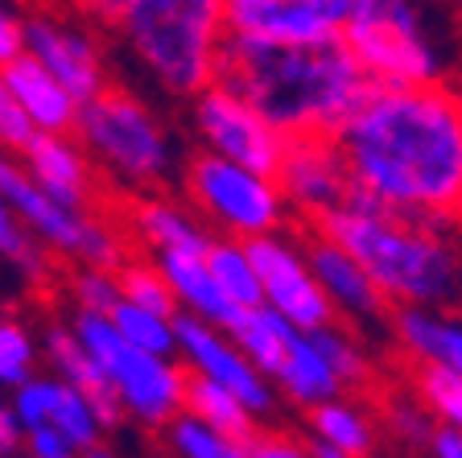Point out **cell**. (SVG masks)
I'll list each match as a JSON object with an SVG mask.
<instances>
[{
    "instance_id": "c3c4849f",
    "label": "cell",
    "mask_w": 462,
    "mask_h": 458,
    "mask_svg": "<svg viewBox=\"0 0 462 458\" xmlns=\"http://www.w3.org/2000/svg\"><path fill=\"white\" fill-rule=\"evenodd\" d=\"M454 5H458V17H462V0H454Z\"/></svg>"
},
{
    "instance_id": "5b68a950",
    "label": "cell",
    "mask_w": 462,
    "mask_h": 458,
    "mask_svg": "<svg viewBox=\"0 0 462 458\" xmlns=\"http://www.w3.org/2000/svg\"><path fill=\"white\" fill-rule=\"evenodd\" d=\"M338 42L372 87H417L446 79V54L425 21L421 0H351Z\"/></svg>"
},
{
    "instance_id": "3957f363",
    "label": "cell",
    "mask_w": 462,
    "mask_h": 458,
    "mask_svg": "<svg viewBox=\"0 0 462 458\" xmlns=\"http://www.w3.org/2000/svg\"><path fill=\"white\" fill-rule=\"evenodd\" d=\"M318 231L364 265L388 305H446L462 294V257L442 223L413 220L351 191Z\"/></svg>"
},
{
    "instance_id": "f35d334b",
    "label": "cell",
    "mask_w": 462,
    "mask_h": 458,
    "mask_svg": "<svg viewBox=\"0 0 462 458\" xmlns=\"http://www.w3.org/2000/svg\"><path fill=\"white\" fill-rule=\"evenodd\" d=\"M244 458H310L306 442L281 438V434H252L248 446H244Z\"/></svg>"
},
{
    "instance_id": "d6986e66",
    "label": "cell",
    "mask_w": 462,
    "mask_h": 458,
    "mask_svg": "<svg viewBox=\"0 0 462 458\" xmlns=\"http://www.w3.org/2000/svg\"><path fill=\"white\" fill-rule=\"evenodd\" d=\"M153 260L162 268L165 285H170L178 314L202 318V322L223 326V331L240 318V305L223 294L211 265H207V248L202 252H157Z\"/></svg>"
},
{
    "instance_id": "74e56055",
    "label": "cell",
    "mask_w": 462,
    "mask_h": 458,
    "mask_svg": "<svg viewBox=\"0 0 462 458\" xmlns=\"http://www.w3.org/2000/svg\"><path fill=\"white\" fill-rule=\"evenodd\" d=\"M29 136H33V125L25 120L21 104L13 99L9 83H5V75H0V149L21 153L29 145Z\"/></svg>"
},
{
    "instance_id": "681fc988",
    "label": "cell",
    "mask_w": 462,
    "mask_h": 458,
    "mask_svg": "<svg viewBox=\"0 0 462 458\" xmlns=\"http://www.w3.org/2000/svg\"><path fill=\"white\" fill-rule=\"evenodd\" d=\"M454 220H458V223H462V207H458V215H454Z\"/></svg>"
},
{
    "instance_id": "e0dca14e",
    "label": "cell",
    "mask_w": 462,
    "mask_h": 458,
    "mask_svg": "<svg viewBox=\"0 0 462 458\" xmlns=\"http://www.w3.org/2000/svg\"><path fill=\"white\" fill-rule=\"evenodd\" d=\"M306 265L310 273H314V281L322 285V294H327L330 310H335V318H356V322H380L388 310L384 294L375 289V281L364 273V265H359L351 252L343 248V244H335V239L327 236V231H318L306 239Z\"/></svg>"
},
{
    "instance_id": "4fadbf2b",
    "label": "cell",
    "mask_w": 462,
    "mask_h": 458,
    "mask_svg": "<svg viewBox=\"0 0 462 458\" xmlns=\"http://www.w3.org/2000/svg\"><path fill=\"white\" fill-rule=\"evenodd\" d=\"M277 191L285 199V207H293L298 215H306L310 223H322L330 210H338L351 194V173L343 165L335 136H285L281 162L273 170Z\"/></svg>"
},
{
    "instance_id": "d4e9b609",
    "label": "cell",
    "mask_w": 462,
    "mask_h": 458,
    "mask_svg": "<svg viewBox=\"0 0 462 458\" xmlns=\"http://www.w3.org/2000/svg\"><path fill=\"white\" fill-rule=\"evenodd\" d=\"M293 331H298V326H289L281 314H273L269 305H248V310H240V318L227 326L236 347H240L252 360V368H256L260 376H269V380L277 376L281 360H285V347H289V339H293Z\"/></svg>"
},
{
    "instance_id": "ee69618b",
    "label": "cell",
    "mask_w": 462,
    "mask_h": 458,
    "mask_svg": "<svg viewBox=\"0 0 462 458\" xmlns=\"http://www.w3.org/2000/svg\"><path fill=\"white\" fill-rule=\"evenodd\" d=\"M75 5H79V9H83L91 21H107V25H116L120 9H125V0H75Z\"/></svg>"
},
{
    "instance_id": "ffe728a7",
    "label": "cell",
    "mask_w": 462,
    "mask_h": 458,
    "mask_svg": "<svg viewBox=\"0 0 462 458\" xmlns=\"http://www.w3.org/2000/svg\"><path fill=\"white\" fill-rule=\"evenodd\" d=\"M396 343L409 351L417 368L462 376V318L442 305H401L393 318Z\"/></svg>"
},
{
    "instance_id": "f1b7e54d",
    "label": "cell",
    "mask_w": 462,
    "mask_h": 458,
    "mask_svg": "<svg viewBox=\"0 0 462 458\" xmlns=\"http://www.w3.org/2000/svg\"><path fill=\"white\" fill-rule=\"evenodd\" d=\"M162 430H165V442H170V450L178 458H244V446H248V442L231 438V434H219L215 425L199 421L186 409L178 413V417L165 421Z\"/></svg>"
},
{
    "instance_id": "603a6c76",
    "label": "cell",
    "mask_w": 462,
    "mask_h": 458,
    "mask_svg": "<svg viewBox=\"0 0 462 458\" xmlns=\"http://www.w3.org/2000/svg\"><path fill=\"white\" fill-rule=\"evenodd\" d=\"M273 384H277L293 405H301V409H314V405H322V401L343 397V380L335 376L330 360L322 355V347L314 343L310 331H293Z\"/></svg>"
},
{
    "instance_id": "7bdbcfd3",
    "label": "cell",
    "mask_w": 462,
    "mask_h": 458,
    "mask_svg": "<svg viewBox=\"0 0 462 458\" xmlns=\"http://www.w3.org/2000/svg\"><path fill=\"white\" fill-rule=\"evenodd\" d=\"M17 450H21V425H17L9 405H0V458L17 454Z\"/></svg>"
},
{
    "instance_id": "d590c367",
    "label": "cell",
    "mask_w": 462,
    "mask_h": 458,
    "mask_svg": "<svg viewBox=\"0 0 462 458\" xmlns=\"http://www.w3.org/2000/svg\"><path fill=\"white\" fill-rule=\"evenodd\" d=\"M70 294H75L79 310L87 314H107L116 302H120V281H116V268H91L83 265L70 281Z\"/></svg>"
},
{
    "instance_id": "ac0fdd59",
    "label": "cell",
    "mask_w": 462,
    "mask_h": 458,
    "mask_svg": "<svg viewBox=\"0 0 462 458\" xmlns=\"http://www.w3.org/2000/svg\"><path fill=\"white\" fill-rule=\"evenodd\" d=\"M17 157L50 199L67 202V207H91L96 170L83 145L70 141V133H33Z\"/></svg>"
},
{
    "instance_id": "7a4b0ae2",
    "label": "cell",
    "mask_w": 462,
    "mask_h": 458,
    "mask_svg": "<svg viewBox=\"0 0 462 458\" xmlns=\"http://www.w3.org/2000/svg\"><path fill=\"white\" fill-rule=\"evenodd\" d=\"M215 83L248 99L281 136H330L372 87L338 38L318 46L227 38Z\"/></svg>"
},
{
    "instance_id": "8d00e7d4",
    "label": "cell",
    "mask_w": 462,
    "mask_h": 458,
    "mask_svg": "<svg viewBox=\"0 0 462 458\" xmlns=\"http://www.w3.org/2000/svg\"><path fill=\"white\" fill-rule=\"evenodd\" d=\"M433 413L421 405V397L417 401H393L388 405V430L396 434V438H404V442H413V446H425L430 442V434H433Z\"/></svg>"
},
{
    "instance_id": "cb8c5ba5",
    "label": "cell",
    "mask_w": 462,
    "mask_h": 458,
    "mask_svg": "<svg viewBox=\"0 0 462 458\" xmlns=\"http://www.w3.org/2000/svg\"><path fill=\"white\" fill-rule=\"evenodd\" d=\"M133 231L141 236V244H149L157 252H202L211 244V236L202 231V223L194 220L186 207L170 199H141L133 207Z\"/></svg>"
},
{
    "instance_id": "83f0119b",
    "label": "cell",
    "mask_w": 462,
    "mask_h": 458,
    "mask_svg": "<svg viewBox=\"0 0 462 458\" xmlns=\"http://www.w3.org/2000/svg\"><path fill=\"white\" fill-rule=\"evenodd\" d=\"M207 265H211L219 289L240 305V310L260 305L256 265H252V252L244 239H211V244H207Z\"/></svg>"
},
{
    "instance_id": "9a60e30c",
    "label": "cell",
    "mask_w": 462,
    "mask_h": 458,
    "mask_svg": "<svg viewBox=\"0 0 462 458\" xmlns=\"http://www.w3.org/2000/svg\"><path fill=\"white\" fill-rule=\"evenodd\" d=\"M13 417H17L21 434L29 430H50V434H62L75 450L96 446L99 434H107L104 417L96 413V405L87 401L83 392L75 384H67L62 376H29L13 388V401H9Z\"/></svg>"
},
{
    "instance_id": "4dcf8cb0",
    "label": "cell",
    "mask_w": 462,
    "mask_h": 458,
    "mask_svg": "<svg viewBox=\"0 0 462 458\" xmlns=\"http://www.w3.org/2000/svg\"><path fill=\"white\" fill-rule=\"evenodd\" d=\"M116 281H120V297H128V302L149 305L157 314H178V305H173V294H170V285H165L157 260L125 257L120 268H116Z\"/></svg>"
},
{
    "instance_id": "ab89813d",
    "label": "cell",
    "mask_w": 462,
    "mask_h": 458,
    "mask_svg": "<svg viewBox=\"0 0 462 458\" xmlns=\"http://www.w3.org/2000/svg\"><path fill=\"white\" fill-rule=\"evenodd\" d=\"M21 450H25L29 458H79V450L70 446L62 434H50V430L21 434Z\"/></svg>"
},
{
    "instance_id": "52a82bcc",
    "label": "cell",
    "mask_w": 462,
    "mask_h": 458,
    "mask_svg": "<svg viewBox=\"0 0 462 458\" xmlns=\"http://www.w3.org/2000/svg\"><path fill=\"white\" fill-rule=\"evenodd\" d=\"M75 334L104 372V384L112 388L116 405L125 417H136L141 425L162 430L170 417H178L186 405V368L173 355L141 351L107 322V314H75Z\"/></svg>"
},
{
    "instance_id": "484cf974",
    "label": "cell",
    "mask_w": 462,
    "mask_h": 458,
    "mask_svg": "<svg viewBox=\"0 0 462 458\" xmlns=\"http://www.w3.org/2000/svg\"><path fill=\"white\" fill-rule=\"evenodd\" d=\"M182 409L194 413L199 421H207V425H215L219 434L240 438V442H248L252 434H256V413H252L236 392L219 388V384H211V380H202V376H190V380H186V405Z\"/></svg>"
},
{
    "instance_id": "277c9868",
    "label": "cell",
    "mask_w": 462,
    "mask_h": 458,
    "mask_svg": "<svg viewBox=\"0 0 462 458\" xmlns=\"http://www.w3.org/2000/svg\"><path fill=\"white\" fill-rule=\"evenodd\" d=\"M133 58L173 96H199L215 83L227 42L223 0H125L116 17Z\"/></svg>"
},
{
    "instance_id": "9c48e42d",
    "label": "cell",
    "mask_w": 462,
    "mask_h": 458,
    "mask_svg": "<svg viewBox=\"0 0 462 458\" xmlns=\"http://www.w3.org/2000/svg\"><path fill=\"white\" fill-rule=\"evenodd\" d=\"M190 202L223 231L227 239L273 236L285 220V199L273 173L248 170L219 153H199L186 170Z\"/></svg>"
},
{
    "instance_id": "bcb514c9",
    "label": "cell",
    "mask_w": 462,
    "mask_h": 458,
    "mask_svg": "<svg viewBox=\"0 0 462 458\" xmlns=\"http://www.w3.org/2000/svg\"><path fill=\"white\" fill-rule=\"evenodd\" d=\"M79 458H120L112 446H104V442H96V446H87V450H79Z\"/></svg>"
},
{
    "instance_id": "ba28073f",
    "label": "cell",
    "mask_w": 462,
    "mask_h": 458,
    "mask_svg": "<svg viewBox=\"0 0 462 458\" xmlns=\"http://www.w3.org/2000/svg\"><path fill=\"white\" fill-rule=\"evenodd\" d=\"M0 199L25 223L29 236L58 257H70L91 268H120V260L128 257L125 236L112 223L96 220L91 207H67L50 199L9 149H0Z\"/></svg>"
},
{
    "instance_id": "1f68e13d",
    "label": "cell",
    "mask_w": 462,
    "mask_h": 458,
    "mask_svg": "<svg viewBox=\"0 0 462 458\" xmlns=\"http://www.w3.org/2000/svg\"><path fill=\"white\" fill-rule=\"evenodd\" d=\"M310 334H314V343L322 347V355L330 360V368H335V376L343 380V388H364V384L372 380V368H367L364 347H359L338 322L314 326Z\"/></svg>"
},
{
    "instance_id": "b9f144b4",
    "label": "cell",
    "mask_w": 462,
    "mask_h": 458,
    "mask_svg": "<svg viewBox=\"0 0 462 458\" xmlns=\"http://www.w3.org/2000/svg\"><path fill=\"white\" fill-rule=\"evenodd\" d=\"M425 450H430V458H462V434L450 425H433Z\"/></svg>"
},
{
    "instance_id": "7c38bea8",
    "label": "cell",
    "mask_w": 462,
    "mask_h": 458,
    "mask_svg": "<svg viewBox=\"0 0 462 458\" xmlns=\"http://www.w3.org/2000/svg\"><path fill=\"white\" fill-rule=\"evenodd\" d=\"M351 0H223L227 38L269 46H318L335 42Z\"/></svg>"
},
{
    "instance_id": "f6af8a7d",
    "label": "cell",
    "mask_w": 462,
    "mask_h": 458,
    "mask_svg": "<svg viewBox=\"0 0 462 458\" xmlns=\"http://www.w3.org/2000/svg\"><path fill=\"white\" fill-rule=\"evenodd\" d=\"M306 450H310V458H351L346 450H338V446H330V442H322V438H314L310 434V442H306Z\"/></svg>"
},
{
    "instance_id": "44dd1931",
    "label": "cell",
    "mask_w": 462,
    "mask_h": 458,
    "mask_svg": "<svg viewBox=\"0 0 462 458\" xmlns=\"http://www.w3.org/2000/svg\"><path fill=\"white\" fill-rule=\"evenodd\" d=\"M0 75H5V83H9L13 99L21 104L25 120L33 125V133H75L79 99L70 96L67 87L58 83L42 62H33L29 54H21V58H13Z\"/></svg>"
},
{
    "instance_id": "4316f807",
    "label": "cell",
    "mask_w": 462,
    "mask_h": 458,
    "mask_svg": "<svg viewBox=\"0 0 462 458\" xmlns=\"http://www.w3.org/2000/svg\"><path fill=\"white\" fill-rule=\"evenodd\" d=\"M310 434L322 442H330V446L346 450L351 458H367L375 446V425L372 417H367L359 405L343 401V397H335V401H322L310 409Z\"/></svg>"
},
{
    "instance_id": "60d3db41",
    "label": "cell",
    "mask_w": 462,
    "mask_h": 458,
    "mask_svg": "<svg viewBox=\"0 0 462 458\" xmlns=\"http://www.w3.org/2000/svg\"><path fill=\"white\" fill-rule=\"evenodd\" d=\"M25 54V25L13 17V9L0 5V70L9 67L13 58Z\"/></svg>"
},
{
    "instance_id": "2e32d148",
    "label": "cell",
    "mask_w": 462,
    "mask_h": 458,
    "mask_svg": "<svg viewBox=\"0 0 462 458\" xmlns=\"http://www.w3.org/2000/svg\"><path fill=\"white\" fill-rule=\"evenodd\" d=\"M21 25H25V54L33 62H42L79 104H87V99L99 96L107 87L104 54L96 50L87 29L58 17H29Z\"/></svg>"
},
{
    "instance_id": "836d02e7",
    "label": "cell",
    "mask_w": 462,
    "mask_h": 458,
    "mask_svg": "<svg viewBox=\"0 0 462 458\" xmlns=\"http://www.w3.org/2000/svg\"><path fill=\"white\" fill-rule=\"evenodd\" d=\"M33 363H38V343L29 326L17 318H0V384L17 388L21 380L33 376Z\"/></svg>"
},
{
    "instance_id": "f546056e",
    "label": "cell",
    "mask_w": 462,
    "mask_h": 458,
    "mask_svg": "<svg viewBox=\"0 0 462 458\" xmlns=\"http://www.w3.org/2000/svg\"><path fill=\"white\" fill-rule=\"evenodd\" d=\"M107 322L125 334L133 347H141V351L173 355V314H157L149 305H136L128 297H120L107 310Z\"/></svg>"
},
{
    "instance_id": "6da1fadb",
    "label": "cell",
    "mask_w": 462,
    "mask_h": 458,
    "mask_svg": "<svg viewBox=\"0 0 462 458\" xmlns=\"http://www.w3.org/2000/svg\"><path fill=\"white\" fill-rule=\"evenodd\" d=\"M351 191L413 220L446 223L462 207V91L446 83L367 87L335 128Z\"/></svg>"
},
{
    "instance_id": "5bb4252c",
    "label": "cell",
    "mask_w": 462,
    "mask_h": 458,
    "mask_svg": "<svg viewBox=\"0 0 462 458\" xmlns=\"http://www.w3.org/2000/svg\"><path fill=\"white\" fill-rule=\"evenodd\" d=\"M244 244H248L252 265H256L260 305H269L273 314H281L289 326H298V331H314V326L335 322V310H330L322 285L310 273L306 252L285 244L277 231L273 236L244 239Z\"/></svg>"
},
{
    "instance_id": "30bf717a",
    "label": "cell",
    "mask_w": 462,
    "mask_h": 458,
    "mask_svg": "<svg viewBox=\"0 0 462 458\" xmlns=\"http://www.w3.org/2000/svg\"><path fill=\"white\" fill-rule=\"evenodd\" d=\"M194 99V133L202 136L207 153H219L227 162H240L248 170L273 173L285 149V136L256 112L244 96H236L223 83H207Z\"/></svg>"
},
{
    "instance_id": "7402d4cb",
    "label": "cell",
    "mask_w": 462,
    "mask_h": 458,
    "mask_svg": "<svg viewBox=\"0 0 462 458\" xmlns=\"http://www.w3.org/2000/svg\"><path fill=\"white\" fill-rule=\"evenodd\" d=\"M42 355H46V363L54 368V376H62L67 384H75L87 401L96 405V413L104 417L107 430H116V425H120V417H125V413H120V405H116L112 388L104 384V372L96 368V360H91V355H87V347L79 343L75 326H62V322L50 326L46 339H42Z\"/></svg>"
},
{
    "instance_id": "d6a6232c",
    "label": "cell",
    "mask_w": 462,
    "mask_h": 458,
    "mask_svg": "<svg viewBox=\"0 0 462 458\" xmlns=\"http://www.w3.org/2000/svg\"><path fill=\"white\" fill-rule=\"evenodd\" d=\"M0 260L25 273V277H46L50 268V248H42L38 239L29 236L25 223L13 215L5 199H0Z\"/></svg>"
},
{
    "instance_id": "8fae6325",
    "label": "cell",
    "mask_w": 462,
    "mask_h": 458,
    "mask_svg": "<svg viewBox=\"0 0 462 458\" xmlns=\"http://www.w3.org/2000/svg\"><path fill=\"white\" fill-rule=\"evenodd\" d=\"M173 360L186 368V376H202V380L236 392L256 417H264L277 405L273 380L252 368V360L236 347V339L223 326H211L190 314H173Z\"/></svg>"
},
{
    "instance_id": "8992f818",
    "label": "cell",
    "mask_w": 462,
    "mask_h": 458,
    "mask_svg": "<svg viewBox=\"0 0 462 458\" xmlns=\"http://www.w3.org/2000/svg\"><path fill=\"white\" fill-rule=\"evenodd\" d=\"M75 136L107 178L133 191H149L170 173L173 145L162 120L120 87H104L99 96L79 104Z\"/></svg>"
},
{
    "instance_id": "e575fe53",
    "label": "cell",
    "mask_w": 462,
    "mask_h": 458,
    "mask_svg": "<svg viewBox=\"0 0 462 458\" xmlns=\"http://www.w3.org/2000/svg\"><path fill=\"white\" fill-rule=\"evenodd\" d=\"M417 397H421V405L433 413L438 425H450V430L462 434V376L421 368V372H417Z\"/></svg>"
},
{
    "instance_id": "7dc6e473",
    "label": "cell",
    "mask_w": 462,
    "mask_h": 458,
    "mask_svg": "<svg viewBox=\"0 0 462 458\" xmlns=\"http://www.w3.org/2000/svg\"><path fill=\"white\" fill-rule=\"evenodd\" d=\"M5 458H29V454H25V450H17V454H5Z\"/></svg>"
}]
</instances>
